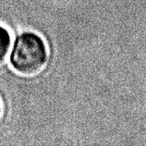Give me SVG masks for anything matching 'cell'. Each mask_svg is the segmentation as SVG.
<instances>
[{
  "instance_id": "obj_2",
  "label": "cell",
  "mask_w": 146,
  "mask_h": 146,
  "mask_svg": "<svg viewBox=\"0 0 146 146\" xmlns=\"http://www.w3.org/2000/svg\"><path fill=\"white\" fill-rule=\"evenodd\" d=\"M11 44V36L5 27L0 26V64L6 59Z\"/></svg>"
},
{
  "instance_id": "obj_1",
  "label": "cell",
  "mask_w": 146,
  "mask_h": 146,
  "mask_svg": "<svg viewBox=\"0 0 146 146\" xmlns=\"http://www.w3.org/2000/svg\"><path fill=\"white\" fill-rule=\"evenodd\" d=\"M48 60V50L39 34L33 32H24L14 42L9 61L17 72L23 75L39 73Z\"/></svg>"
},
{
  "instance_id": "obj_3",
  "label": "cell",
  "mask_w": 146,
  "mask_h": 146,
  "mask_svg": "<svg viewBox=\"0 0 146 146\" xmlns=\"http://www.w3.org/2000/svg\"><path fill=\"white\" fill-rule=\"evenodd\" d=\"M0 116H1V104H0Z\"/></svg>"
}]
</instances>
